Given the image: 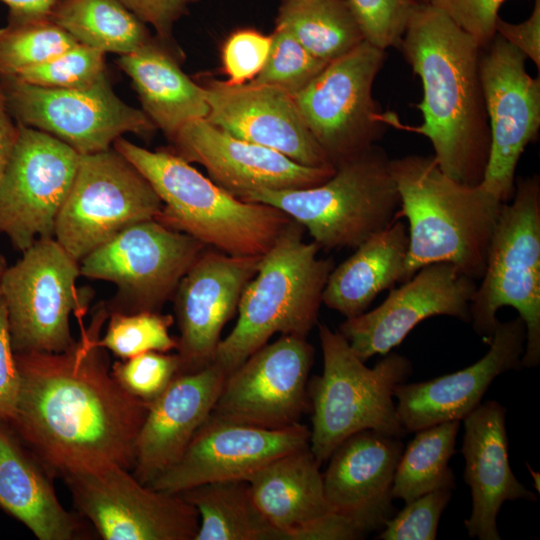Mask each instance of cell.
Wrapping results in <instances>:
<instances>
[{
    "label": "cell",
    "instance_id": "cell-48",
    "mask_svg": "<svg viewBox=\"0 0 540 540\" xmlns=\"http://www.w3.org/2000/svg\"><path fill=\"white\" fill-rule=\"evenodd\" d=\"M9 8L8 17L49 16L55 0H0Z\"/></svg>",
    "mask_w": 540,
    "mask_h": 540
},
{
    "label": "cell",
    "instance_id": "cell-34",
    "mask_svg": "<svg viewBox=\"0 0 540 540\" xmlns=\"http://www.w3.org/2000/svg\"><path fill=\"white\" fill-rule=\"evenodd\" d=\"M460 421H447L416 431L398 461L391 495L405 503L435 490H454L449 465L455 454Z\"/></svg>",
    "mask_w": 540,
    "mask_h": 540
},
{
    "label": "cell",
    "instance_id": "cell-22",
    "mask_svg": "<svg viewBox=\"0 0 540 540\" xmlns=\"http://www.w3.org/2000/svg\"><path fill=\"white\" fill-rule=\"evenodd\" d=\"M209 106L205 118L242 140L273 149L307 167H332L307 128L293 96L268 85L202 84ZM334 168V167H333Z\"/></svg>",
    "mask_w": 540,
    "mask_h": 540
},
{
    "label": "cell",
    "instance_id": "cell-27",
    "mask_svg": "<svg viewBox=\"0 0 540 540\" xmlns=\"http://www.w3.org/2000/svg\"><path fill=\"white\" fill-rule=\"evenodd\" d=\"M320 466L307 446L274 459L247 479L276 540H312L315 527L332 512Z\"/></svg>",
    "mask_w": 540,
    "mask_h": 540
},
{
    "label": "cell",
    "instance_id": "cell-35",
    "mask_svg": "<svg viewBox=\"0 0 540 540\" xmlns=\"http://www.w3.org/2000/svg\"><path fill=\"white\" fill-rule=\"evenodd\" d=\"M77 44L50 16L7 17L0 28V75H15Z\"/></svg>",
    "mask_w": 540,
    "mask_h": 540
},
{
    "label": "cell",
    "instance_id": "cell-5",
    "mask_svg": "<svg viewBox=\"0 0 540 540\" xmlns=\"http://www.w3.org/2000/svg\"><path fill=\"white\" fill-rule=\"evenodd\" d=\"M304 230L292 219L261 256L255 275L242 292L236 324L214 355L212 363L226 375L274 334L306 337L317 324L334 263L318 257L321 248L304 240Z\"/></svg>",
    "mask_w": 540,
    "mask_h": 540
},
{
    "label": "cell",
    "instance_id": "cell-15",
    "mask_svg": "<svg viewBox=\"0 0 540 540\" xmlns=\"http://www.w3.org/2000/svg\"><path fill=\"white\" fill-rule=\"evenodd\" d=\"M18 126L0 181V234L22 253L36 240L54 237L56 219L74 182L80 154L48 133Z\"/></svg>",
    "mask_w": 540,
    "mask_h": 540
},
{
    "label": "cell",
    "instance_id": "cell-49",
    "mask_svg": "<svg viewBox=\"0 0 540 540\" xmlns=\"http://www.w3.org/2000/svg\"><path fill=\"white\" fill-rule=\"evenodd\" d=\"M8 268L7 262L5 257L0 253V295H1V284L3 280V276L5 274L6 269Z\"/></svg>",
    "mask_w": 540,
    "mask_h": 540
},
{
    "label": "cell",
    "instance_id": "cell-28",
    "mask_svg": "<svg viewBox=\"0 0 540 540\" xmlns=\"http://www.w3.org/2000/svg\"><path fill=\"white\" fill-rule=\"evenodd\" d=\"M52 475L11 426L0 421V508L40 540H73L83 525L60 503Z\"/></svg>",
    "mask_w": 540,
    "mask_h": 540
},
{
    "label": "cell",
    "instance_id": "cell-1",
    "mask_svg": "<svg viewBox=\"0 0 540 540\" xmlns=\"http://www.w3.org/2000/svg\"><path fill=\"white\" fill-rule=\"evenodd\" d=\"M108 316L106 304H99L65 351L15 354L20 393L7 423L52 476L104 463L133 467L148 403L111 374L98 344Z\"/></svg>",
    "mask_w": 540,
    "mask_h": 540
},
{
    "label": "cell",
    "instance_id": "cell-31",
    "mask_svg": "<svg viewBox=\"0 0 540 540\" xmlns=\"http://www.w3.org/2000/svg\"><path fill=\"white\" fill-rule=\"evenodd\" d=\"M178 494L198 512L195 540H276L246 480L205 483Z\"/></svg>",
    "mask_w": 540,
    "mask_h": 540
},
{
    "label": "cell",
    "instance_id": "cell-37",
    "mask_svg": "<svg viewBox=\"0 0 540 540\" xmlns=\"http://www.w3.org/2000/svg\"><path fill=\"white\" fill-rule=\"evenodd\" d=\"M271 39L266 63L252 83L272 86L295 96L329 63L313 56L281 26H275Z\"/></svg>",
    "mask_w": 540,
    "mask_h": 540
},
{
    "label": "cell",
    "instance_id": "cell-25",
    "mask_svg": "<svg viewBox=\"0 0 540 540\" xmlns=\"http://www.w3.org/2000/svg\"><path fill=\"white\" fill-rule=\"evenodd\" d=\"M462 421L463 478L472 499L471 514L464 525L471 538L500 540L497 517L504 502H535L537 496L510 467L505 407L495 400L486 401Z\"/></svg>",
    "mask_w": 540,
    "mask_h": 540
},
{
    "label": "cell",
    "instance_id": "cell-9",
    "mask_svg": "<svg viewBox=\"0 0 540 540\" xmlns=\"http://www.w3.org/2000/svg\"><path fill=\"white\" fill-rule=\"evenodd\" d=\"M386 51L363 41L336 58L293 96L310 133L332 167L364 153L389 125L372 96Z\"/></svg>",
    "mask_w": 540,
    "mask_h": 540
},
{
    "label": "cell",
    "instance_id": "cell-29",
    "mask_svg": "<svg viewBox=\"0 0 540 540\" xmlns=\"http://www.w3.org/2000/svg\"><path fill=\"white\" fill-rule=\"evenodd\" d=\"M117 63L131 79L142 111L168 141L188 122L207 117L203 86L182 71L168 43L151 37L136 50L119 56Z\"/></svg>",
    "mask_w": 540,
    "mask_h": 540
},
{
    "label": "cell",
    "instance_id": "cell-21",
    "mask_svg": "<svg viewBox=\"0 0 540 540\" xmlns=\"http://www.w3.org/2000/svg\"><path fill=\"white\" fill-rule=\"evenodd\" d=\"M170 151L202 165L209 178L233 196L261 190L303 189L319 185L333 167H307L273 149L237 138L206 119L184 125L169 140Z\"/></svg>",
    "mask_w": 540,
    "mask_h": 540
},
{
    "label": "cell",
    "instance_id": "cell-12",
    "mask_svg": "<svg viewBox=\"0 0 540 540\" xmlns=\"http://www.w3.org/2000/svg\"><path fill=\"white\" fill-rule=\"evenodd\" d=\"M206 246L156 219L135 223L80 261V275L117 287L108 313L159 311Z\"/></svg>",
    "mask_w": 540,
    "mask_h": 540
},
{
    "label": "cell",
    "instance_id": "cell-32",
    "mask_svg": "<svg viewBox=\"0 0 540 540\" xmlns=\"http://www.w3.org/2000/svg\"><path fill=\"white\" fill-rule=\"evenodd\" d=\"M50 18L79 44L119 56L151 39L147 25L118 0H55Z\"/></svg>",
    "mask_w": 540,
    "mask_h": 540
},
{
    "label": "cell",
    "instance_id": "cell-2",
    "mask_svg": "<svg viewBox=\"0 0 540 540\" xmlns=\"http://www.w3.org/2000/svg\"><path fill=\"white\" fill-rule=\"evenodd\" d=\"M397 49L421 80L423 97L415 106L423 122L401 126L387 113V124L425 136L443 173L479 185L491 143L480 77L482 48L441 10L419 4Z\"/></svg>",
    "mask_w": 540,
    "mask_h": 540
},
{
    "label": "cell",
    "instance_id": "cell-33",
    "mask_svg": "<svg viewBox=\"0 0 540 540\" xmlns=\"http://www.w3.org/2000/svg\"><path fill=\"white\" fill-rule=\"evenodd\" d=\"M276 25L325 62L365 41L347 0H281Z\"/></svg>",
    "mask_w": 540,
    "mask_h": 540
},
{
    "label": "cell",
    "instance_id": "cell-45",
    "mask_svg": "<svg viewBox=\"0 0 540 540\" xmlns=\"http://www.w3.org/2000/svg\"><path fill=\"white\" fill-rule=\"evenodd\" d=\"M146 25H150L161 41L172 42L176 22L186 15L198 0H118Z\"/></svg>",
    "mask_w": 540,
    "mask_h": 540
},
{
    "label": "cell",
    "instance_id": "cell-42",
    "mask_svg": "<svg viewBox=\"0 0 540 540\" xmlns=\"http://www.w3.org/2000/svg\"><path fill=\"white\" fill-rule=\"evenodd\" d=\"M271 35L252 28L234 31L223 44L221 60L230 85L252 81L264 67L271 47Z\"/></svg>",
    "mask_w": 540,
    "mask_h": 540
},
{
    "label": "cell",
    "instance_id": "cell-17",
    "mask_svg": "<svg viewBox=\"0 0 540 540\" xmlns=\"http://www.w3.org/2000/svg\"><path fill=\"white\" fill-rule=\"evenodd\" d=\"M313 359L306 337L281 335L226 376L211 415L270 429L299 423L308 407Z\"/></svg>",
    "mask_w": 540,
    "mask_h": 540
},
{
    "label": "cell",
    "instance_id": "cell-10",
    "mask_svg": "<svg viewBox=\"0 0 540 540\" xmlns=\"http://www.w3.org/2000/svg\"><path fill=\"white\" fill-rule=\"evenodd\" d=\"M80 263L53 238H40L8 266L1 284L12 348L20 353H59L75 341L70 318L85 313L76 281Z\"/></svg>",
    "mask_w": 540,
    "mask_h": 540
},
{
    "label": "cell",
    "instance_id": "cell-18",
    "mask_svg": "<svg viewBox=\"0 0 540 540\" xmlns=\"http://www.w3.org/2000/svg\"><path fill=\"white\" fill-rule=\"evenodd\" d=\"M476 280L446 262L421 267L399 288L390 289L376 308L346 318L338 331L364 362L386 355L402 343L420 322L450 316L470 322V302Z\"/></svg>",
    "mask_w": 540,
    "mask_h": 540
},
{
    "label": "cell",
    "instance_id": "cell-3",
    "mask_svg": "<svg viewBox=\"0 0 540 540\" xmlns=\"http://www.w3.org/2000/svg\"><path fill=\"white\" fill-rule=\"evenodd\" d=\"M390 168L400 196L397 219L408 221L403 282L437 262L481 279L503 203L480 185L448 177L433 156L391 159Z\"/></svg>",
    "mask_w": 540,
    "mask_h": 540
},
{
    "label": "cell",
    "instance_id": "cell-30",
    "mask_svg": "<svg viewBox=\"0 0 540 540\" xmlns=\"http://www.w3.org/2000/svg\"><path fill=\"white\" fill-rule=\"evenodd\" d=\"M407 253V226L398 219L332 269L322 303L345 319L364 313L381 292L403 283Z\"/></svg>",
    "mask_w": 540,
    "mask_h": 540
},
{
    "label": "cell",
    "instance_id": "cell-38",
    "mask_svg": "<svg viewBox=\"0 0 540 540\" xmlns=\"http://www.w3.org/2000/svg\"><path fill=\"white\" fill-rule=\"evenodd\" d=\"M32 85L54 89H82L107 75L105 53L77 44L58 56L15 74Z\"/></svg>",
    "mask_w": 540,
    "mask_h": 540
},
{
    "label": "cell",
    "instance_id": "cell-51",
    "mask_svg": "<svg viewBox=\"0 0 540 540\" xmlns=\"http://www.w3.org/2000/svg\"><path fill=\"white\" fill-rule=\"evenodd\" d=\"M420 4H428L429 0H416Z\"/></svg>",
    "mask_w": 540,
    "mask_h": 540
},
{
    "label": "cell",
    "instance_id": "cell-23",
    "mask_svg": "<svg viewBox=\"0 0 540 540\" xmlns=\"http://www.w3.org/2000/svg\"><path fill=\"white\" fill-rule=\"evenodd\" d=\"M525 340L526 328L519 316L498 320L487 353L474 364L427 381L395 386L396 410L406 433L464 419L481 404L496 377L522 368Z\"/></svg>",
    "mask_w": 540,
    "mask_h": 540
},
{
    "label": "cell",
    "instance_id": "cell-6",
    "mask_svg": "<svg viewBox=\"0 0 540 540\" xmlns=\"http://www.w3.org/2000/svg\"><path fill=\"white\" fill-rule=\"evenodd\" d=\"M318 336L323 372L308 384L312 407L309 447L318 463L327 461L345 439L363 430L404 437L393 390L412 374L409 358L389 352L370 368L338 330L321 323Z\"/></svg>",
    "mask_w": 540,
    "mask_h": 540
},
{
    "label": "cell",
    "instance_id": "cell-50",
    "mask_svg": "<svg viewBox=\"0 0 540 540\" xmlns=\"http://www.w3.org/2000/svg\"><path fill=\"white\" fill-rule=\"evenodd\" d=\"M526 466H527L528 470L530 471L531 476L534 479V486L537 489V491L539 492L540 474L538 472L536 473L528 463H526Z\"/></svg>",
    "mask_w": 540,
    "mask_h": 540
},
{
    "label": "cell",
    "instance_id": "cell-39",
    "mask_svg": "<svg viewBox=\"0 0 540 540\" xmlns=\"http://www.w3.org/2000/svg\"><path fill=\"white\" fill-rule=\"evenodd\" d=\"M111 374L129 394L150 403L180 374V360L177 354L148 351L114 362Z\"/></svg>",
    "mask_w": 540,
    "mask_h": 540
},
{
    "label": "cell",
    "instance_id": "cell-20",
    "mask_svg": "<svg viewBox=\"0 0 540 540\" xmlns=\"http://www.w3.org/2000/svg\"><path fill=\"white\" fill-rule=\"evenodd\" d=\"M260 258L205 248L182 277L173 295L180 374L213 362L221 332L237 312Z\"/></svg>",
    "mask_w": 540,
    "mask_h": 540
},
{
    "label": "cell",
    "instance_id": "cell-11",
    "mask_svg": "<svg viewBox=\"0 0 540 540\" xmlns=\"http://www.w3.org/2000/svg\"><path fill=\"white\" fill-rule=\"evenodd\" d=\"M161 209L150 183L116 149L80 155L54 238L80 263L127 227L155 219Z\"/></svg>",
    "mask_w": 540,
    "mask_h": 540
},
{
    "label": "cell",
    "instance_id": "cell-24",
    "mask_svg": "<svg viewBox=\"0 0 540 540\" xmlns=\"http://www.w3.org/2000/svg\"><path fill=\"white\" fill-rule=\"evenodd\" d=\"M226 376L214 363L178 374L148 403L135 443L132 474L137 480L149 485L181 458L212 413Z\"/></svg>",
    "mask_w": 540,
    "mask_h": 540
},
{
    "label": "cell",
    "instance_id": "cell-46",
    "mask_svg": "<svg viewBox=\"0 0 540 540\" xmlns=\"http://www.w3.org/2000/svg\"><path fill=\"white\" fill-rule=\"evenodd\" d=\"M496 34L520 50L540 68V0H534L531 15L519 24H512L500 17L496 22Z\"/></svg>",
    "mask_w": 540,
    "mask_h": 540
},
{
    "label": "cell",
    "instance_id": "cell-36",
    "mask_svg": "<svg viewBox=\"0 0 540 540\" xmlns=\"http://www.w3.org/2000/svg\"><path fill=\"white\" fill-rule=\"evenodd\" d=\"M107 320L106 331L98 344L120 359L148 351L169 352L177 349V339L169 332L174 322L172 315L159 311L112 312Z\"/></svg>",
    "mask_w": 540,
    "mask_h": 540
},
{
    "label": "cell",
    "instance_id": "cell-40",
    "mask_svg": "<svg viewBox=\"0 0 540 540\" xmlns=\"http://www.w3.org/2000/svg\"><path fill=\"white\" fill-rule=\"evenodd\" d=\"M364 40L385 50L398 48L416 0H347Z\"/></svg>",
    "mask_w": 540,
    "mask_h": 540
},
{
    "label": "cell",
    "instance_id": "cell-4",
    "mask_svg": "<svg viewBox=\"0 0 540 540\" xmlns=\"http://www.w3.org/2000/svg\"><path fill=\"white\" fill-rule=\"evenodd\" d=\"M113 148L150 183L162 202L155 218L206 247L262 256L292 219L281 210L241 200L170 150L151 151L123 137Z\"/></svg>",
    "mask_w": 540,
    "mask_h": 540
},
{
    "label": "cell",
    "instance_id": "cell-16",
    "mask_svg": "<svg viewBox=\"0 0 540 540\" xmlns=\"http://www.w3.org/2000/svg\"><path fill=\"white\" fill-rule=\"evenodd\" d=\"M526 60L498 34L481 50L480 77L491 143L479 185L502 203L512 199L517 164L540 128V78L526 71Z\"/></svg>",
    "mask_w": 540,
    "mask_h": 540
},
{
    "label": "cell",
    "instance_id": "cell-19",
    "mask_svg": "<svg viewBox=\"0 0 540 540\" xmlns=\"http://www.w3.org/2000/svg\"><path fill=\"white\" fill-rule=\"evenodd\" d=\"M305 425L270 429L210 414L181 458L148 486L169 493L205 483L246 480L274 459L309 446Z\"/></svg>",
    "mask_w": 540,
    "mask_h": 540
},
{
    "label": "cell",
    "instance_id": "cell-8",
    "mask_svg": "<svg viewBox=\"0 0 540 540\" xmlns=\"http://www.w3.org/2000/svg\"><path fill=\"white\" fill-rule=\"evenodd\" d=\"M470 302L475 333L489 343L501 307H513L526 328L522 368L540 363V178L515 181L502 204L484 274Z\"/></svg>",
    "mask_w": 540,
    "mask_h": 540
},
{
    "label": "cell",
    "instance_id": "cell-13",
    "mask_svg": "<svg viewBox=\"0 0 540 540\" xmlns=\"http://www.w3.org/2000/svg\"><path fill=\"white\" fill-rule=\"evenodd\" d=\"M7 109L16 123L48 133L80 155L113 147L126 133L150 137L157 128L114 92L108 75L82 89L44 88L17 75H0Z\"/></svg>",
    "mask_w": 540,
    "mask_h": 540
},
{
    "label": "cell",
    "instance_id": "cell-7",
    "mask_svg": "<svg viewBox=\"0 0 540 540\" xmlns=\"http://www.w3.org/2000/svg\"><path fill=\"white\" fill-rule=\"evenodd\" d=\"M391 158L377 144L335 168L323 183L301 189H261L241 200L273 206L308 230L326 250L357 248L397 219L400 196Z\"/></svg>",
    "mask_w": 540,
    "mask_h": 540
},
{
    "label": "cell",
    "instance_id": "cell-41",
    "mask_svg": "<svg viewBox=\"0 0 540 540\" xmlns=\"http://www.w3.org/2000/svg\"><path fill=\"white\" fill-rule=\"evenodd\" d=\"M452 490H435L405 503L379 531L378 540H434Z\"/></svg>",
    "mask_w": 540,
    "mask_h": 540
},
{
    "label": "cell",
    "instance_id": "cell-14",
    "mask_svg": "<svg viewBox=\"0 0 540 540\" xmlns=\"http://www.w3.org/2000/svg\"><path fill=\"white\" fill-rule=\"evenodd\" d=\"M78 512L105 540H195L196 509L178 493L153 489L128 469L104 463L62 476Z\"/></svg>",
    "mask_w": 540,
    "mask_h": 540
},
{
    "label": "cell",
    "instance_id": "cell-26",
    "mask_svg": "<svg viewBox=\"0 0 540 540\" xmlns=\"http://www.w3.org/2000/svg\"><path fill=\"white\" fill-rule=\"evenodd\" d=\"M403 449L401 438L374 430L345 439L322 473L332 511L358 519L379 532L396 511L391 489Z\"/></svg>",
    "mask_w": 540,
    "mask_h": 540
},
{
    "label": "cell",
    "instance_id": "cell-44",
    "mask_svg": "<svg viewBox=\"0 0 540 540\" xmlns=\"http://www.w3.org/2000/svg\"><path fill=\"white\" fill-rule=\"evenodd\" d=\"M19 393L20 373L11 344L6 305L0 295V421L12 419Z\"/></svg>",
    "mask_w": 540,
    "mask_h": 540
},
{
    "label": "cell",
    "instance_id": "cell-43",
    "mask_svg": "<svg viewBox=\"0 0 540 540\" xmlns=\"http://www.w3.org/2000/svg\"><path fill=\"white\" fill-rule=\"evenodd\" d=\"M505 0H429L485 48L496 35L499 8Z\"/></svg>",
    "mask_w": 540,
    "mask_h": 540
},
{
    "label": "cell",
    "instance_id": "cell-47",
    "mask_svg": "<svg viewBox=\"0 0 540 540\" xmlns=\"http://www.w3.org/2000/svg\"><path fill=\"white\" fill-rule=\"evenodd\" d=\"M19 126L10 115L0 84V181L13 152Z\"/></svg>",
    "mask_w": 540,
    "mask_h": 540
}]
</instances>
